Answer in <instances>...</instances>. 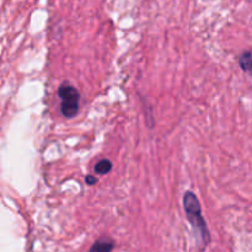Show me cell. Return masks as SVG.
<instances>
[{"label": "cell", "mask_w": 252, "mask_h": 252, "mask_svg": "<svg viewBox=\"0 0 252 252\" xmlns=\"http://www.w3.org/2000/svg\"><path fill=\"white\" fill-rule=\"evenodd\" d=\"M182 203H184L187 220L189 221L192 229H193L197 245H198L199 250L203 251L211 243V233H209L208 226H207L206 219L202 214V207L201 203H199V199L197 198L193 192L189 191L185 193Z\"/></svg>", "instance_id": "6da1fadb"}, {"label": "cell", "mask_w": 252, "mask_h": 252, "mask_svg": "<svg viewBox=\"0 0 252 252\" xmlns=\"http://www.w3.org/2000/svg\"><path fill=\"white\" fill-rule=\"evenodd\" d=\"M58 96L61 98V112L68 118H73L79 112L80 94L75 86L69 83H63L58 88Z\"/></svg>", "instance_id": "7a4b0ae2"}, {"label": "cell", "mask_w": 252, "mask_h": 252, "mask_svg": "<svg viewBox=\"0 0 252 252\" xmlns=\"http://www.w3.org/2000/svg\"><path fill=\"white\" fill-rule=\"evenodd\" d=\"M113 248H115L113 240L108 238H102L94 243L89 252H112Z\"/></svg>", "instance_id": "3957f363"}, {"label": "cell", "mask_w": 252, "mask_h": 252, "mask_svg": "<svg viewBox=\"0 0 252 252\" xmlns=\"http://www.w3.org/2000/svg\"><path fill=\"white\" fill-rule=\"evenodd\" d=\"M239 65L245 73L252 75V49L245 51L239 57Z\"/></svg>", "instance_id": "277c9868"}, {"label": "cell", "mask_w": 252, "mask_h": 252, "mask_svg": "<svg viewBox=\"0 0 252 252\" xmlns=\"http://www.w3.org/2000/svg\"><path fill=\"white\" fill-rule=\"evenodd\" d=\"M112 170V162L107 159H103L101 161H98L95 166V171L98 175H106Z\"/></svg>", "instance_id": "5b68a950"}, {"label": "cell", "mask_w": 252, "mask_h": 252, "mask_svg": "<svg viewBox=\"0 0 252 252\" xmlns=\"http://www.w3.org/2000/svg\"><path fill=\"white\" fill-rule=\"evenodd\" d=\"M97 181H98V179L96 176H91V175H88V176L85 177V182L89 185V186L97 184Z\"/></svg>", "instance_id": "8992f818"}]
</instances>
